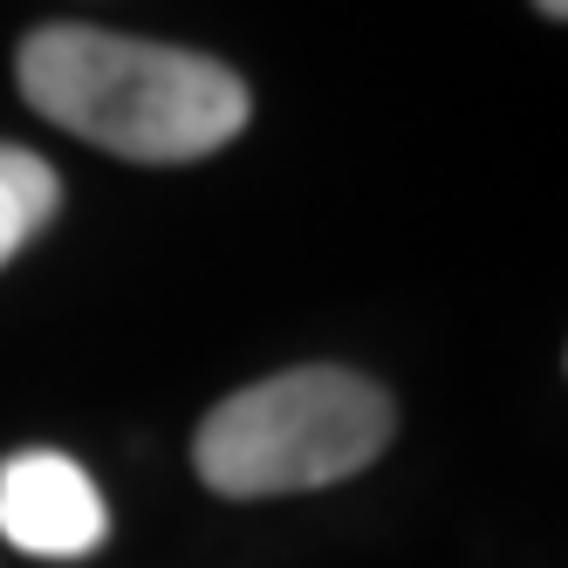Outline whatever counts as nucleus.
I'll list each match as a JSON object with an SVG mask.
<instances>
[{
  "label": "nucleus",
  "instance_id": "5",
  "mask_svg": "<svg viewBox=\"0 0 568 568\" xmlns=\"http://www.w3.org/2000/svg\"><path fill=\"white\" fill-rule=\"evenodd\" d=\"M535 8H541V14H568V0H535Z\"/></svg>",
  "mask_w": 568,
  "mask_h": 568
},
{
  "label": "nucleus",
  "instance_id": "1",
  "mask_svg": "<svg viewBox=\"0 0 568 568\" xmlns=\"http://www.w3.org/2000/svg\"><path fill=\"white\" fill-rule=\"evenodd\" d=\"M21 90L62 131L138 165L206 158L247 124V83L233 69L103 28H34L21 42Z\"/></svg>",
  "mask_w": 568,
  "mask_h": 568
},
{
  "label": "nucleus",
  "instance_id": "4",
  "mask_svg": "<svg viewBox=\"0 0 568 568\" xmlns=\"http://www.w3.org/2000/svg\"><path fill=\"white\" fill-rule=\"evenodd\" d=\"M55 199H62V185L42 158L21 144H0V267L55 220Z\"/></svg>",
  "mask_w": 568,
  "mask_h": 568
},
{
  "label": "nucleus",
  "instance_id": "3",
  "mask_svg": "<svg viewBox=\"0 0 568 568\" xmlns=\"http://www.w3.org/2000/svg\"><path fill=\"white\" fill-rule=\"evenodd\" d=\"M0 535L21 555L49 561H83L110 535V507L97 494V479L62 459V453H14L0 466Z\"/></svg>",
  "mask_w": 568,
  "mask_h": 568
},
{
  "label": "nucleus",
  "instance_id": "2",
  "mask_svg": "<svg viewBox=\"0 0 568 568\" xmlns=\"http://www.w3.org/2000/svg\"><path fill=\"white\" fill-rule=\"evenodd\" d=\"M390 397L371 377L302 363L213 404L192 438V466L226 500L308 494L363 473L390 445Z\"/></svg>",
  "mask_w": 568,
  "mask_h": 568
}]
</instances>
